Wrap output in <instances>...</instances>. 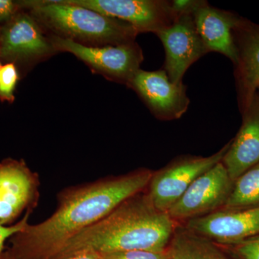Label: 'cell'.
Returning a JSON list of instances; mask_svg holds the SVG:
<instances>
[{
  "instance_id": "484cf974",
  "label": "cell",
  "mask_w": 259,
  "mask_h": 259,
  "mask_svg": "<svg viewBox=\"0 0 259 259\" xmlns=\"http://www.w3.org/2000/svg\"><path fill=\"white\" fill-rule=\"evenodd\" d=\"M2 66H2L1 62H0V70H1Z\"/></svg>"
},
{
  "instance_id": "4fadbf2b",
  "label": "cell",
  "mask_w": 259,
  "mask_h": 259,
  "mask_svg": "<svg viewBox=\"0 0 259 259\" xmlns=\"http://www.w3.org/2000/svg\"><path fill=\"white\" fill-rule=\"evenodd\" d=\"M239 132L222 160L228 175L234 182L259 163V97L255 96L246 110Z\"/></svg>"
},
{
  "instance_id": "7402d4cb",
  "label": "cell",
  "mask_w": 259,
  "mask_h": 259,
  "mask_svg": "<svg viewBox=\"0 0 259 259\" xmlns=\"http://www.w3.org/2000/svg\"><path fill=\"white\" fill-rule=\"evenodd\" d=\"M20 9L18 3L11 0H0V23L9 22Z\"/></svg>"
},
{
  "instance_id": "5bb4252c",
  "label": "cell",
  "mask_w": 259,
  "mask_h": 259,
  "mask_svg": "<svg viewBox=\"0 0 259 259\" xmlns=\"http://www.w3.org/2000/svg\"><path fill=\"white\" fill-rule=\"evenodd\" d=\"M196 30L208 51H216L238 62V51L233 31L238 23L233 15L211 8L203 2L194 11Z\"/></svg>"
},
{
  "instance_id": "603a6c76",
  "label": "cell",
  "mask_w": 259,
  "mask_h": 259,
  "mask_svg": "<svg viewBox=\"0 0 259 259\" xmlns=\"http://www.w3.org/2000/svg\"><path fill=\"white\" fill-rule=\"evenodd\" d=\"M64 259H105V257L101 253H96V252L86 251L81 252V253H76Z\"/></svg>"
},
{
  "instance_id": "d6986e66",
  "label": "cell",
  "mask_w": 259,
  "mask_h": 259,
  "mask_svg": "<svg viewBox=\"0 0 259 259\" xmlns=\"http://www.w3.org/2000/svg\"><path fill=\"white\" fill-rule=\"evenodd\" d=\"M102 255L105 259H169L167 250L164 251L131 250Z\"/></svg>"
},
{
  "instance_id": "6da1fadb",
  "label": "cell",
  "mask_w": 259,
  "mask_h": 259,
  "mask_svg": "<svg viewBox=\"0 0 259 259\" xmlns=\"http://www.w3.org/2000/svg\"><path fill=\"white\" fill-rule=\"evenodd\" d=\"M153 172L137 170L70 187L58 196V207L36 225H27L10 238L15 259H52L80 232L106 217L116 207L147 188Z\"/></svg>"
},
{
  "instance_id": "9c48e42d",
  "label": "cell",
  "mask_w": 259,
  "mask_h": 259,
  "mask_svg": "<svg viewBox=\"0 0 259 259\" xmlns=\"http://www.w3.org/2000/svg\"><path fill=\"white\" fill-rule=\"evenodd\" d=\"M38 176L23 160L0 163V225L9 226L24 211L32 212L39 197Z\"/></svg>"
},
{
  "instance_id": "44dd1931",
  "label": "cell",
  "mask_w": 259,
  "mask_h": 259,
  "mask_svg": "<svg viewBox=\"0 0 259 259\" xmlns=\"http://www.w3.org/2000/svg\"><path fill=\"white\" fill-rule=\"evenodd\" d=\"M30 212H27L21 221L12 226H5L0 225V258L3 253L5 241L10 239L11 237L14 236L19 232L23 231L24 228L28 224V218Z\"/></svg>"
},
{
  "instance_id": "7a4b0ae2",
  "label": "cell",
  "mask_w": 259,
  "mask_h": 259,
  "mask_svg": "<svg viewBox=\"0 0 259 259\" xmlns=\"http://www.w3.org/2000/svg\"><path fill=\"white\" fill-rule=\"evenodd\" d=\"M178 225L168 212L153 205L146 189L80 232L52 259H64L86 251L101 254L131 250L164 251Z\"/></svg>"
},
{
  "instance_id": "2e32d148",
  "label": "cell",
  "mask_w": 259,
  "mask_h": 259,
  "mask_svg": "<svg viewBox=\"0 0 259 259\" xmlns=\"http://www.w3.org/2000/svg\"><path fill=\"white\" fill-rule=\"evenodd\" d=\"M169 259H231L215 242L178 225L167 248Z\"/></svg>"
},
{
  "instance_id": "9a60e30c",
  "label": "cell",
  "mask_w": 259,
  "mask_h": 259,
  "mask_svg": "<svg viewBox=\"0 0 259 259\" xmlns=\"http://www.w3.org/2000/svg\"><path fill=\"white\" fill-rule=\"evenodd\" d=\"M238 51V77L242 101L245 110L249 107L259 88V28L246 31Z\"/></svg>"
},
{
  "instance_id": "5b68a950",
  "label": "cell",
  "mask_w": 259,
  "mask_h": 259,
  "mask_svg": "<svg viewBox=\"0 0 259 259\" xmlns=\"http://www.w3.org/2000/svg\"><path fill=\"white\" fill-rule=\"evenodd\" d=\"M58 53L50 36L30 13L19 11L0 35V59L30 67Z\"/></svg>"
},
{
  "instance_id": "8fae6325",
  "label": "cell",
  "mask_w": 259,
  "mask_h": 259,
  "mask_svg": "<svg viewBox=\"0 0 259 259\" xmlns=\"http://www.w3.org/2000/svg\"><path fill=\"white\" fill-rule=\"evenodd\" d=\"M186 228L211 241L233 245L259 235V206L221 209L187 221Z\"/></svg>"
},
{
  "instance_id": "ffe728a7",
  "label": "cell",
  "mask_w": 259,
  "mask_h": 259,
  "mask_svg": "<svg viewBox=\"0 0 259 259\" xmlns=\"http://www.w3.org/2000/svg\"><path fill=\"white\" fill-rule=\"evenodd\" d=\"M231 245L242 259H259V235Z\"/></svg>"
},
{
  "instance_id": "ba28073f",
  "label": "cell",
  "mask_w": 259,
  "mask_h": 259,
  "mask_svg": "<svg viewBox=\"0 0 259 259\" xmlns=\"http://www.w3.org/2000/svg\"><path fill=\"white\" fill-rule=\"evenodd\" d=\"M132 25L139 32L157 34L171 26L179 15L171 3L157 0H66Z\"/></svg>"
},
{
  "instance_id": "8992f818",
  "label": "cell",
  "mask_w": 259,
  "mask_h": 259,
  "mask_svg": "<svg viewBox=\"0 0 259 259\" xmlns=\"http://www.w3.org/2000/svg\"><path fill=\"white\" fill-rule=\"evenodd\" d=\"M230 144L212 156L180 158L153 172L146 191L153 205L159 210L168 212L194 181L222 161Z\"/></svg>"
},
{
  "instance_id": "d4e9b609",
  "label": "cell",
  "mask_w": 259,
  "mask_h": 259,
  "mask_svg": "<svg viewBox=\"0 0 259 259\" xmlns=\"http://www.w3.org/2000/svg\"><path fill=\"white\" fill-rule=\"evenodd\" d=\"M1 32H2V27L0 26V35H1Z\"/></svg>"
},
{
  "instance_id": "30bf717a",
  "label": "cell",
  "mask_w": 259,
  "mask_h": 259,
  "mask_svg": "<svg viewBox=\"0 0 259 259\" xmlns=\"http://www.w3.org/2000/svg\"><path fill=\"white\" fill-rule=\"evenodd\" d=\"M127 86L137 93L154 115L161 120L180 118L190 105L185 85L171 82L163 70L139 69Z\"/></svg>"
},
{
  "instance_id": "4316f807",
  "label": "cell",
  "mask_w": 259,
  "mask_h": 259,
  "mask_svg": "<svg viewBox=\"0 0 259 259\" xmlns=\"http://www.w3.org/2000/svg\"><path fill=\"white\" fill-rule=\"evenodd\" d=\"M258 90H259V88H258Z\"/></svg>"
},
{
  "instance_id": "3957f363",
  "label": "cell",
  "mask_w": 259,
  "mask_h": 259,
  "mask_svg": "<svg viewBox=\"0 0 259 259\" xmlns=\"http://www.w3.org/2000/svg\"><path fill=\"white\" fill-rule=\"evenodd\" d=\"M29 13L51 35L88 47L135 42L139 33L132 25L94 10L62 1H22Z\"/></svg>"
},
{
  "instance_id": "cb8c5ba5",
  "label": "cell",
  "mask_w": 259,
  "mask_h": 259,
  "mask_svg": "<svg viewBox=\"0 0 259 259\" xmlns=\"http://www.w3.org/2000/svg\"><path fill=\"white\" fill-rule=\"evenodd\" d=\"M0 259H15V258H13V257L12 256V255H10V253H8V251H7V252H5V253H4V252H3V254H2L1 258H0Z\"/></svg>"
},
{
  "instance_id": "277c9868",
  "label": "cell",
  "mask_w": 259,
  "mask_h": 259,
  "mask_svg": "<svg viewBox=\"0 0 259 259\" xmlns=\"http://www.w3.org/2000/svg\"><path fill=\"white\" fill-rule=\"evenodd\" d=\"M50 38L57 52L72 54L94 73L126 85L139 71L144 61L143 51L136 42L94 47L55 35H51Z\"/></svg>"
},
{
  "instance_id": "52a82bcc",
  "label": "cell",
  "mask_w": 259,
  "mask_h": 259,
  "mask_svg": "<svg viewBox=\"0 0 259 259\" xmlns=\"http://www.w3.org/2000/svg\"><path fill=\"white\" fill-rule=\"evenodd\" d=\"M233 184L220 162L194 181L167 212L179 223L219 210L226 204Z\"/></svg>"
},
{
  "instance_id": "e0dca14e",
  "label": "cell",
  "mask_w": 259,
  "mask_h": 259,
  "mask_svg": "<svg viewBox=\"0 0 259 259\" xmlns=\"http://www.w3.org/2000/svg\"><path fill=\"white\" fill-rule=\"evenodd\" d=\"M259 206V163L234 181L223 209H242Z\"/></svg>"
},
{
  "instance_id": "ac0fdd59",
  "label": "cell",
  "mask_w": 259,
  "mask_h": 259,
  "mask_svg": "<svg viewBox=\"0 0 259 259\" xmlns=\"http://www.w3.org/2000/svg\"><path fill=\"white\" fill-rule=\"evenodd\" d=\"M20 79L16 65L6 63L0 70V101L13 103L15 101V90Z\"/></svg>"
},
{
  "instance_id": "7c38bea8",
  "label": "cell",
  "mask_w": 259,
  "mask_h": 259,
  "mask_svg": "<svg viewBox=\"0 0 259 259\" xmlns=\"http://www.w3.org/2000/svg\"><path fill=\"white\" fill-rule=\"evenodd\" d=\"M156 35L166 51L165 71L171 82L180 84L191 65L209 52L196 30L193 15H182Z\"/></svg>"
}]
</instances>
